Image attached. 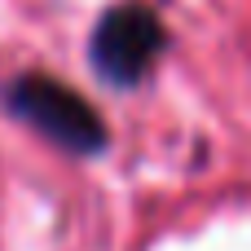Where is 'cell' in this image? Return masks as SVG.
<instances>
[{
    "mask_svg": "<svg viewBox=\"0 0 251 251\" xmlns=\"http://www.w3.org/2000/svg\"><path fill=\"white\" fill-rule=\"evenodd\" d=\"M4 106L13 119H22L26 128H35L40 137H49L53 146L71 150V154H101L110 132L101 124V115L62 79L44 75V71H26L4 88Z\"/></svg>",
    "mask_w": 251,
    "mask_h": 251,
    "instance_id": "1",
    "label": "cell"
},
{
    "mask_svg": "<svg viewBox=\"0 0 251 251\" xmlns=\"http://www.w3.org/2000/svg\"><path fill=\"white\" fill-rule=\"evenodd\" d=\"M163 53H168V26L141 0L106 9L88 35V62L110 88H137L159 66Z\"/></svg>",
    "mask_w": 251,
    "mask_h": 251,
    "instance_id": "2",
    "label": "cell"
}]
</instances>
